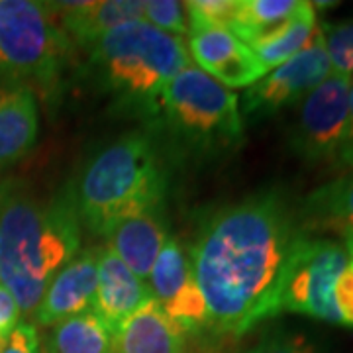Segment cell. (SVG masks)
Returning a JSON list of instances; mask_svg holds the SVG:
<instances>
[{"label":"cell","instance_id":"6da1fadb","mask_svg":"<svg viewBox=\"0 0 353 353\" xmlns=\"http://www.w3.org/2000/svg\"><path fill=\"white\" fill-rule=\"evenodd\" d=\"M303 230L285 190H257L204 220L189 248L208 334L238 338L279 316V290Z\"/></svg>","mask_w":353,"mask_h":353},{"label":"cell","instance_id":"7a4b0ae2","mask_svg":"<svg viewBox=\"0 0 353 353\" xmlns=\"http://www.w3.org/2000/svg\"><path fill=\"white\" fill-rule=\"evenodd\" d=\"M75 187L39 199L14 185L0 189V285L22 314H34L51 279L81 252Z\"/></svg>","mask_w":353,"mask_h":353},{"label":"cell","instance_id":"3957f363","mask_svg":"<svg viewBox=\"0 0 353 353\" xmlns=\"http://www.w3.org/2000/svg\"><path fill=\"white\" fill-rule=\"evenodd\" d=\"M169 181L163 148L150 132L114 139L88 161L77 183L81 226L106 238L132 216L163 210Z\"/></svg>","mask_w":353,"mask_h":353},{"label":"cell","instance_id":"277c9868","mask_svg":"<svg viewBox=\"0 0 353 353\" xmlns=\"http://www.w3.org/2000/svg\"><path fill=\"white\" fill-rule=\"evenodd\" d=\"M192 65L183 38L145 20H132L104 34L90 50L87 71L114 108L152 120L165 87Z\"/></svg>","mask_w":353,"mask_h":353},{"label":"cell","instance_id":"5b68a950","mask_svg":"<svg viewBox=\"0 0 353 353\" xmlns=\"http://www.w3.org/2000/svg\"><path fill=\"white\" fill-rule=\"evenodd\" d=\"M150 122L161 148L192 161L236 152L245 132L240 99L196 65L171 79Z\"/></svg>","mask_w":353,"mask_h":353},{"label":"cell","instance_id":"8992f818","mask_svg":"<svg viewBox=\"0 0 353 353\" xmlns=\"http://www.w3.org/2000/svg\"><path fill=\"white\" fill-rule=\"evenodd\" d=\"M73 43L48 2L0 0V69L8 85L30 88L48 104L63 90Z\"/></svg>","mask_w":353,"mask_h":353},{"label":"cell","instance_id":"52a82bcc","mask_svg":"<svg viewBox=\"0 0 353 353\" xmlns=\"http://www.w3.org/2000/svg\"><path fill=\"white\" fill-rule=\"evenodd\" d=\"M350 261L343 243L303 232L296 240L279 290V314L290 312L340 324L334 287Z\"/></svg>","mask_w":353,"mask_h":353},{"label":"cell","instance_id":"ba28073f","mask_svg":"<svg viewBox=\"0 0 353 353\" xmlns=\"http://www.w3.org/2000/svg\"><path fill=\"white\" fill-rule=\"evenodd\" d=\"M350 122V77L330 73L299 102L289 148L306 165H338Z\"/></svg>","mask_w":353,"mask_h":353},{"label":"cell","instance_id":"9c48e42d","mask_svg":"<svg viewBox=\"0 0 353 353\" xmlns=\"http://www.w3.org/2000/svg\"><path fill=\"white\" fill-rule=\"evenodd\" d=\"M332 73L320 26L303 51L269 71L240 99L243 122H261L281 110L294 106Z\"/></svg>","mask_w":353,"mask_h":353},{"label":"cell","instance_id":"30bf717a","mask_svg":"<svg viewBox=\"0 0 353 353\" xmlns=\"http://www.w3.org/2000/svg\"><path fill=\"white\" fill-rule=\"evenodd\" d=\"M152 299L187 336L208 332V312L194 279L189 250L169 236L148 277Z\"/></svg>","mask_w":353,"mask_h":353},{"label":"cell","instance_id":"8fae6325","mask_svg":"<svg viewBox=\"0 0 353 353\" xmlns=\"http://www.w3.org/2000/svg\"><path fill=\"white\" fill-rule=\"evenodd\" d=\"M99 257L101 248L92 245L77 253L51 279L38 308L34 310V324L51 328L71 316L83 314L94 308L97 283H99Z\"/></svg>","mask_w":353,"mask_h":353},{"label":"cell","instance_id":"7c38bea8","mask_svg":"<svg viewBox=\"0 0 353 353\" xmlns=\"http://www.w3.org/2000/svg\"><path fill=\"white\" fill-rule=\"evenodd\" d=\"M187 39V48L196 67L228 90L250 88L267 75L253 51L228 30H190Z\"/></svg>","mask_w":353,"mask_h":353},{"label":"cell","instance_id":"4fadbf2b","mask_svg":"<svg viewBox=\"0 0 353 353\" xmlns=\"http://www.w3.org/2000/svg\"><path fill=\"white\" fill-rule=\"evenodd\" d=\"M57 26L79 50H90L118 26L141 20L145 2L99 0V2H48Z\"/></svg>","mask_w":353,"mask_h":353},{"label":"cell","instance_id":"5bb4252c","mask_svg":"<svg viewBox=\"0 0 353 353\" xmlns=\"http://www.w3.org/2000/svg\"><path fill=\"white\" fill-rule=\"evenodd\" d=\"M150 301L153 299L148 283L132 273L112 250L102 245L99 257L97 301L92 310L116 330Z\"/></svg>","mask_w":353,"mask_h":353},{"label":"cell","instance_id":"9a60e30c","mask_svg":"<svg viewBox=\"0 0 353 353\" xmlns=\"http://www.w3.org/2000/svg\"><path fill=\"white\" fill-rule=\"evenodd\" d=\"M169 236L163 210H155L116 224L106 234V248L112 250L132 273L148 283L153 263Z\"/></svg>","mask_w":353,"mask_h":353},{"label":"cell","instance_id":"2e32d148","mask_svg":"<svg viewBox=\"0 0 353 353\" xmlns=\"http://www.w3.org/2000/svg\"><path fill=\"white\" fill-rule=\"evenodd\" d=\"M114 353H189L187 334L150 301L116 328Z\"/></svg>","mask_w":353,"mask_h":353},{"label":"cell","instance_id":"e0dca14e","mask_svg":"<svg viewBox=\"0 0 353 353\" xmlns=\"http://www.w3.org/2000/svg\"><path fill=\"white\" fill-rule=\"evenodd\" d=\"M301 230L312 236L353 232V169L310 190L296 208Z\"/></svg>","mask_w":353,"mask_h":353},{"label":"cell","instance_id":"ac0fdd59","mask_svg":"<svg viewBox=\"0 0 353 353\" xmlns=\"http://www.w3.org/2000/svg\"><path fill=\"white\" fill-rule=\"evenodd\" d=\"M38 134V97L20 85H0V167L26 157Z\"/></svg>","mask_w":353,"mask_h":353},{"label":"cell","instance_id":"d6986e66","mask_svg":"<svg viewBox=\"0 0 353 353\" xmlns=\"http://www.w3.org/2000/svg\"><path fill=\"white\" fill-rule=\"evenodd\" d=\"M116 330L94 310L71 316L48 328L43 353H114Z\"/></svg>","mask_w":353,"mask_h":353},{"label":"cell","instance_id":"ffe728a7","mask_svg":"<svg viewBox=\"0 0 353 353\" xmlns=\"http://www.w3.org/2000/svg\"><path fill=\"white\" fill-rule=\"evenodd\" d=\"M303 6L301 0H238L230 32L252 48L283 30Z\"/></svg>","mask_w":353,"mask_h":353},{"label":"cell","instance_id":"44dd1931","mask_svg":"<svg viewBox=\"0 0 353 353\" xmlns=\"http://www.w3.org/2000/svg\"><path fill=\"white\" fill-rule=\"evenodd\" d=\"M316 28H318L316 8L312 6V2H304L301 12L296 14L283 30H279L277 34H273L265 41L252 46L250 50L257 57V61L263 65L265 71L269 73V71L277 69L279 65L289 61L290 57H294L299 51H303L314 36Z\"/></svg>","mask_w":353,"mask_h":353},{"label":"cell","instance_id":"7402d4cb","mask_svg":"<svg viewBox=\"0 0 353 353\" xmlns=\"http://www.w3.org/2000/svg\"><path fill=\"white\" fill-rule=\"evenodd\" d=\"M332 73L353 77V20L324 22L320 26Z\"/></svg>","mask_w":353,"mask_h":353},{"label":"cell","instance_id":"603a6c76","mask_svg":"<svg viewBox=\"0 0 353 353\" xmlns=\"http://www.w3.org/2000/svg\"><path fill=\"white\" fill-rule=\"evenodd\" d=\"M243 353H326L308 334L299 330L275 328L265 332Z\"/></svg>","mask_w":353,"mask_h":353},{"label":"cell","instance_id":"cb8c5ba5","mask_svg":"<svg viewBox=\"0 0 353 353\" xmlns=\"http://www.w3.org/2000/svg\"><path fill=\"white\" fill-rule=\"evenodd\" d=\"M185 8L189 14V32L204 28H220L230 32L238 0H192L185 2Z\"/></svg>","mask_w":353,"mask_h":353},{"label":"cell","instance_id":"d4e9b609","mask_svg":"<svg viewBox=\"0 0 353 353\" xmlns=\"http://www.w3.org/2000/svg\"><path fill=\"white\" fill-rule=\"evenodd\" d=\"M141 20H145L153 28L161 30L165 34L176 36V38L189 36V14L185 8V2L150 0V2H145Z\"/></svg>","mask_w":353,"mask_h":353},{"label":"cell","instance_id":"484cf974","mask_svg":"<svg viewBox=\"0 0 353 353\" xmlns=\"http://www.w3.org/2000/svg\"><path fill=\"white\" fill-rule=\"evenodd\" d=\"M334 304L338 310L340 326L353 328V261H347L334 287Z\"/></svg>","mask_w":353,"mask_h":353},{"label":"cell","instance_id":"4316f807","mask_svg":"<svg viewBox=\"0 0 353 353\" xmlns=\"http://www.w3.org/2000/svg\"><path fill=\"white\" fill-rule=\"evenodd\" d=\"M0 353H43L38 326L34 322H20Z\"/></svg>","mask_w":353,"mask_h":353},{"label":"cell","instance_id":"83f0119b","mask_svg":"<svg viewBox=\"0 0 353 353\" xmlns=\"http://www.w3.org/2000/svg\"><path fill=\"white\" fill-rule=\"evenodd\" d=\"M20 306L14 301V296L0 285V352L8 343V338L14 332V328L20 324Z\"/></svg>","mask_w":353,"mask_h":353},{"label":"cell","instance_id":"f1b7e54d","mask_svg":"<svg viewBox=\"0 0 353 353\" xmlns=\"http://www.w3.org/2000/svg\"><path fill=\"white\" fill-rule=\"evenodd\" d=\"M336 167L341 169V171L353 169V77L350 79V122H347V136H345L340 159H338Z\"/></svg>","mask_w":353,"mask_h":353},{"label":"cell","instance_id":"f546056e","mask_svg":"<svg viewBox=\"0 0 353 353\" xmlns=\"http://www.w3.org/2000/svg\"><path fill=\"white\" fill-rule=\"evenodd\" d=\"M343 248H345V252H347L350 261H353V232L352 234H345V236H343Z\"/></svg>","mask_w":353,"mask_h":353},{"label":"cell","instance_id":"4dcf8cb0","mask_svg":"<svg viewBox=\"0 0 353 353\" xmlns=\"http://www.w3.org/2000/svg\"><path fill=\"white\" fill-rule=\"evenodd\" d=\"M0 85H8V83H6V79H4V73H2V69H0Z\"/></svg>","mask_w":353,"mask_h":353}]
</instances>
